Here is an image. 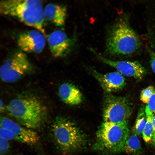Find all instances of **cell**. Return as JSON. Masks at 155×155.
I'll list each match as a JSON object with an SVG mask.
<instances>
[{"mask_svg":"<svg viewBox=\"0 0 155 155\" xmlns=\"http://www.w3.org/2000/svg\"><path fill=\"white\" fill-rule=\"evenodd\" d=\"M44 8L37 0H3L0 2V13L16 18L24 24L44 32Z\"/></svg>","mask_w":155,"mask_h":155,"instance_id":"cell-1","label":"cell"},{"mask_svg":"<svg viewBox=\"0 0 155 155\" xmlns=\"http://www.w3.org/2000/svg\"><path fill=\"white\" fill-rule=\"evenodd\" d=\"M7 110L20 124L32 129L41 127L46 115L45 106L38 99L33 96L13 99L8 104Z\"/></svg>","mask_w":155,"mask_h":155,"instance_id":"cell-2","label":"cell"},{"mask_svg":"<svg viewBox=\"0 0 155 155\" xmlns=\"http://www.w3.org/2000/svg\"><path fill=\"white\" fill-rule=\"evenodd\" d=\"M51 130L55 144L64 153L80 150L86 145L84 134L75 123L66 118L56 117L52 123Z\"/></svg>","mask_w":155,"mask_h":155,"instance_id":"cell-3","label":"cell"},{"mask_svg":"<svg viewBox=\"0 0 155 155\" xmlns=\"http://www.w3.org/2000/svg\"><path fill=\"white\" fill-rule=\"evenodd\" d=\"M129 134L127 123L103 122L97 132L94 149L106 154L124 151L125 145Z\"/></svg>","mask_w":155,"mask_h":155,"instance_id":"cell-4","label":"cell"},{"mask_svg":"<svg viewBox=\"0 0 155 155\" xmlns=\"http://www.w3.org/2000/svg\"><path fill=\"white\" fill-rule=\"evenodd\" d=\"M140 41L137 35L124 21L117 23L109 32L106 42L107 52L113 55H127L137 50Z\"/></svg>","mask_w":155,"mask_h":155,"instance_id":"cell-5","label":"cell"},{"mask_svg":"<svg viewBox=\"0 0 155 155\" xmlns=\"http://www.w3.org/2000/svg\"><path fill=\"white\" fill-rule=\"evenodd\" d=\"M132 112L131 104L126 98L105 92L103 107L104 122L128 123Z\"/></svg>","mask_w":155,"mask_h":155,"instance_id":"cell-6","label":"cell"},{"mask_svg":"<svg viewBox=\"0 0 155 155\" xmlns=\"http://www.w3.org/2000/svg\"><path fill=\"white\" fill-rule=\"evenodd\" d=\"M33 66L26 54L22 51L14 53L1 66L0 78L6 83L15 82L34 70Z\"/></svg>","mask_w":155,"mask_h":155,"instance_id":"cell-7","label":"cell"},{"mask_svg":"<svg viewBox=\"0 0 155 155\" xmlns=\"http://www.w3.org/2000/svg\"><path fill=\"white\" fill-rule=\"evenodd\" d=\"M97 58L102 62L115 69L123 75L131 77L137 80H142L146 73V69L138 61L112 60L97 54L94 50Z\"/></svg>","mask_w":155,"mask_h":155,"instance_id":"cell-8","label":"cell"},{"mask_svg":"<svg viewBox=\"0 0 155 155\" xmlns=\"http://www.w3.org/2000/svg\"><path fill=\"white\" fill-rule=\"evenodd\" d=\"M17 43L23 52L39 53L45 46L46 40L40 32L32 30L20 34L17 37Z\"/></svg>","mask_w":155,"mask_h":155,"instance_id":"cell-9","label":"cell"},{"mask_svg":"<svg viewBox=\"0 0 155 155\" xmlns=\"http://www.w3.org/2000/svg\"><path fill=\"white\" fill-rule=\"evenodd\" d=\"M48 42L50 51L56 57L65 56L71 51L75 41L63 31L57 30L49 36Z\"/></svg>","mask_w":155,"mask_h":155,"instance_id":"cell-10","label":"cell"},{"mask_svg":"<svg viewBox=\"0 0 155 155\" xmlns=\"http://www.w3.org/2000/svg\"><path fill=\"white\" fill-rule=\"evenodd\" d=\"M0 127L13 132L20 139L22 143L33 145L39 140L37 133L32 129L22 126L8 118L1 117Z\"/></svg>","mask_w":155,"mask_h":155,"instance_id":"cell-11","label":"cell"},{"mask_svg":"<svg viewBox=\"0 0 155 155\" xmlns=\"http://www.w3.org/2000/svg\"><path fill=\"white\" fill-rule=\"evenodd\" d=\"M91 72L105 92L111 93L119 91L125 85L124 78L118 71L103 74L92 69Z\"/></svg>","mask_w":155,"mask_h":155,"instance_id":"cell-12","label":"cell"},{"mask_svg":"<svg viewBox=\"0 0 155 155\" xmlns=\"http://www.w3.org/2000/svg\"><path fill=\"white\" fill-rule=\"evenodd\" d=\"M59 96L65 103L70 105H76L82 101V94L75 85L65 83L61 85L59 89Z\"/></svg>","mask_w":155,"mask_h":155,"instance_id":"cell-13","label":"cell"},{"mask_svg":"<svg viewBox=\"0 0 155 155\" xmlns=\"http://www.w3.org/2000/svg\"><path fill=\"white\" fill-rule=\"evenodd\" d=\"M44 11L45 18L55 25L61 26L64 24L67 16V9L65 6L50 3L44 8Z\"/></svg>","mask_w":155,"mask_h":155,"instance_id":"cell-14","label":"cell"},{"mask_svg":"<svg viewBox=\"0 0 155 155\" xmlns=\"http://www.w3.org/2000/svg\"><path fill=\"white\" fill-rule=\"evenodd\" d=\"M124 151L132 155H141L143 151L137 135L133 131L127 138L125 145Z\"/></svg>","mask_w":155,"mask_h":155,"instance_id":"cell-15","label":"cell"},{"mask_svg":"<svg viewBox=\"0 0 155 155\" xmlns=\"http://www.w3.org/2000/svg\"><path fill=\"white\" fill-rule=\"evenodd\" d=\"M145 112L146 121L142 133L144 141L147 143L149 144L152 142V119L154 115L146 105L145 107Z\"/></svg>","mask_w":155,"mask_h":155,"instance_id":"cell-16","label":"cell"},{"mask_svg":"<svg viewBox=\"0 0 155 155\" xmlns=\"http://www.w3.org/2000/svg\"><path fill=\"white\" fill-rule=\"evenodd\" d=\"M146 121L145 108L142 106L138 111L133 131L137 135H140L142 133Z\"/></svg>","mask_w":155,"mask_h":155,"instance_id":"cell-17","label":"cell"},{"mask_svg":"<svg viewBox=\"0 0 155 155\" xmlns=\"http://www.w3.org/2000/svg\"><path fill=\"white\" fill-rule=\"evenodd\" d=\"M155 90V88L152 86H149L143 89L140 93V100L144 103H147Z\"/></svg>","mask_w":155,"mask_h":155,"instance_id":"cell-18","label":"cell"},{"mask_svg":"<svg viewBox=\"0 0 155 155\" xmlns=\"http://www.w3.org/2000/svg\"><path fill=\"white\" fill-rule=\"evenodd\" d=\"M10 145L8 140L0 138V154L4 155L9 150Z\"/></svg>","mask_w":155,"mask_h":155,"instance_id":"cell-19","label":"cell"},{"mask_svg":"<svg viewBox=\"0 0 155 155\" xmlns=\"http://www.w3.org/2000/svg\"><path fill=\"white\" fill-rule=\"evenodd\" d=\"M146 106L155 115V90L150 97Z\"/></svg>","mask_w":155,"mask_h":155,"instance_id":"cell-20","label":"cell"},{"mask_svg":"<svg viewBox=\"0 0 155 155\" xmlns=\"http://www.w3.org/2000/svg\"><path fill=\"white\" fill-rule=\"evenodd\" d=\"M150 64L152 70L155 73V53H152L151 55Z\"/></svg>","mask_w":155,"mask_h":155,"instance_id":"cell-21","label":"cell"},{"mask_svg":"<svg viewBox=\"0 0 155 155\" xmlns=\"http://www.w3.org/2000/svg\"><path fill=\"white\" fill-rule=\"evenodd\" d=\"M152 142L154 146H155V115L152 119Z\"/></svg>","mask_w":155,"mask_h":155,"instance_id":"cell-22","label":"cell"},{"mask_svg":"<svg viewBox=\"0 0 155 155\" xmlns=\"http://www.w3.org/2000/svg\"><path fill=\"white\" fill-rule=\"evenodd\" d=\"M3 102L1 100H0V110L3 111Z\"/></svg>","mask_w":155,"mask_h":155,"instance_id":"cell-23","label":"cell"}]
</instances>
